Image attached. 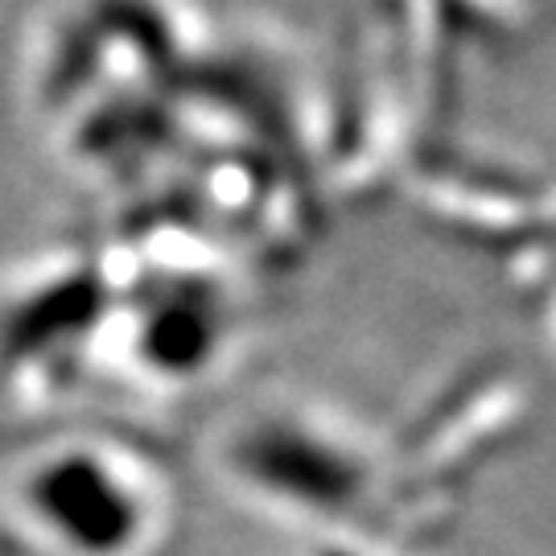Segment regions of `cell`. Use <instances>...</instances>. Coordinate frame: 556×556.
<instances>
[{
	"label": "cell",
	"mask_w": 556,
	"mask_h": 556,
	"mask_svg": "<svg viewBox=\"0 0 556 556\" xmlns=\"http://www.w3.org/2000/svg\"><path fill=\"white\" fill-rule=\"evenodd\" d=\"M21 507L66 556H137L157 523L119 462L79 450L38 462L21 482Z\"/></svg>",
	"instance_id": "1"
}]
</instances>
